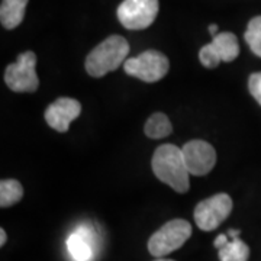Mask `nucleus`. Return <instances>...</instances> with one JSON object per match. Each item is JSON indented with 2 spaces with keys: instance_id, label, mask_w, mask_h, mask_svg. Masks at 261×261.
<instances>
[{
  "instance_id": "obj_1",
  "label": "nucleus",
  "mask_w": 261,
  "mask_h": 261,
  "mask_svg": "<svg viewBox=\"0 0 261 261\" xmlns=\"http://www.w3.org/2000/svg\"><path fill=\"white\" fill-rule=\"evenodd\" d=\"M152 171L159 180L178 193L189 190L190 173L186 167L181 149L173 144H164L152 155Z\"/></svg>"
},
{
  "instance_id": "obj_2",
  "label": "nucleus",
  "mask_w": 261,
  "mask_h": 261,
  "mask_svg": "<svg viewBox=\"0 0 261 261\" xmlns=\"http://www.w3.org/2000/svg\"><path fill=\"white\" fill-rule=\"evenodd\" d=\"M129 54V44L121 35H111L99 44L86 58V71L92 77H103L105 74L125 64Z\"/></svg>"
},
{
  "instance_id": "obj_3",
  "label": "nucleus",
  "mask_w": 261,
  "mask_h": 261,
  "mask_svg": "<svg viewBox=\"0 0 261 261\" xmlns=\"http://www.w3.org/2000/svg\"><path fill=\"white\" fill-rule=\"evenodd\" d=\"M192 237V225L185 219H173L152 233L148 241V251L154 257H166L178 250Z\"/></svg>"
},
{
  "instance_id": "obj_4",
  "label": "nucleus",
  "mask_w": 261,
  "mask_h": 261,
  "mask_svg": "<svg viewBox=\"0 0 261 261\" xmlns=\"http://www.w3.org/2000/svg\"><path fill=\"white\" fill-rule=\"evenodd\" d=\"M37 56L32 51L22 53L16 63L6 67L5 82L16 93H32L39 86L37 75Z\"/></svg>"
},
{
  "instance_id": "obj_5",
  "label": "nucleus",
  "mask_w": 261,
  "mask_h": 261,
  "mask_svg": "<svg viewBox=\"0 0 261 261\" xmlns=\"http://www.w3.org/2000/svg\"><path fill=\"white\" fill-rule=\"evenodd\" d=\"M123 68L126 74L137 77L145 83H155L168 73L170 63L164 54L155 49H148L135 58L125 61Z\"/></svg>"
},
{
  "instance_id": "obj_6",
  "label": "nucleus",
  "mask_w": 261,
  "mask_h": 261,
  "mask_svg": "<svg viewBox=\"0 0 261 261\" xmlns=\"http://www.w3.org/2000/svg\"><path fill=\"white\" fill-rule=\"evenodd\" d=\"M159 8V0H123L118 8V19L126 29L141 31L152 25Z\"/></svg>"
},
{
  "instance_id": "obj_7",
  "label": "nucleus",
  "mask_w": 261,
  "mask_h": 261,
  "mask_svg": "<svg viewBox=\"0 0 261 261\" xmlns=\"http://www.w3.org/2000/svg\"><path fill=\"white\" fill-rule=\"evenodd\" d=\"M231 211H232V199L226 193L212 196L196 206V225L206 232L214 231L231 215Z\"/></svg>"
},
{
  "instance_id": "obj_8",
  "label": "nucleus",
  "mask_w": 261,
  "mask_h": 261,
  "mask_svg": "<svg viewBox=\"0 0 261 261\" xmlns=\"http://www.w3.org/2000/svg\"><path fill=\"white\" fill-rule=\"evenodd\" d=\"M190 176H206L216 163V151L206 141H189L181 148Z\"/></svg>"
},
{
  "instance_id": "obj_9",
  "label": "nucleus",
  "mask_w": 261,
  "mask_h": 261,
  "mask_svg": "<svg viewBox=\"0 0 261 261\" xmlns=\"http://www.w3.org/2000/svg\"><path fill=\"white\" fill-rule=\"evenodd\" d=\"M82 113V105L71 97H60L51 103L45 111V121L58 132H67L70 123L77 119Z\"/></svg>"
},
{
  "instance_id": "obj_10",
  "label": "nucleus",
  "mask_w": 261,
  "mask_h": 261,
  "mask_svg": "<svg viewBox=\"0 0 261 261\" xmlns=\"http://www.w3.org/2000/svg\"><path fill=\"white\" fill-rule=\"evenodd\" d=\"M67 250L74 261H92L94 255V233L89 226H79L67 238Z\"/></svg>"
},
{
  "instance_id": "obj_11",
  "label": "nucleus",
  "mask_w": 261,
  "mask_h": 261,
  "mask_svg": "<svg viewBox=\"0 0 261 261\" xmlns=\"http://www.w3.org/2000/svg\"><path fill=\"white\" fill-rule=\"evenodd\" d=\"M28 0H2L0 20L3 28L13 29L22 23L25 18Z\"/></svg>"
},
{
  "instance_id": "obj_12",
  "label": "nucleus",
  "mask_w": 261,
  "mask_h": 261,
  "mask_svg": "<svg viewBox=\"0 0 261 261\" xmlns=\"http://www.w3.org/2000/svg\"><path fill=\"white\" fill-rule=\"evenodd\" d=\"M212 45L216 49L221 61L224 63H232L237 57L240 56V45L238 39L232 32H222L214 37Z\"/></svg>"
},
{
  "instance_id": "obj_13",
  "label": "nucleus",
  "mask_w": 261,
  "mask_h": 261,
  "mask_svg": "<svg viewBox=\"0 0 261 261\" xmlns=\"http://www.w3.org/2000/svg\"><path fill=\"white\" fill-rule=\"evenodd\" d=\"M144 132L148 138L152 140H161L168 137L173 132L171 122L164 113H154L149 116V119L145 123Z\"/></svg>"
},
{
  "instance_id": "obj_14",
  "label": "nucleus",
  "mask_w": 261,
  "mask_h": 261,
  "mask_svg": "<svg viewBox=\"0 0 261 261\" xmlns=\"http://www.w3.org/2000/svg\"><path fill=\"white\" fill-rule=\"evenodd\" d=\"M218 254L221 261H248L250 248L238 237V238H231V241H228L226 245L218 250Z\"/></svg>"
},
{
  "instance_id": "obj_15",
  "label": "nucleus",
  "mask_w": 261,
  "mask_h": 261,
  "mask_svg": "<svg viewBox=\"0 0 261 261\" xmlns=\"http://www.w3.org/2000/svg\"><path fill=\"white\" fill-rule=\"evenodd\" d=\"M23 196V187L18 180L13 178H5L0 183V206L9 207V206L18 203Z\"/></svg>"
},
{
  "instance_id": "obj_16",
  "label": "nucleus",
  "mask_w": 261,
  "mask_h": 261,
  "mask_svg": "<svg viewBox=\"0 0 261 261\" xmlns=\"http://www.w3.org/2000/svg\"><path fill=\"white\" fill-rule=\"evenodd\" d=\"M244 37L252 53L261 58V16H255L248 22Z\"/></svg>"
},
{
  "instance_id": "obj_17",
  "label": "nucleus",
  "mask_w": 261,
  "mask_h": 261,
  "mask_svg": "<svg viewBox=\"0 0 261 261\" xmlns=\"http://www.w3.org/2000/svg\"><path fill=\"white\" fill-rule=\"evenodd\" d=\"M199 60H200L202 65H205L206 68H216L219 65V63H221V58H219L216 49L212 45V42L205 45V47H202L200 53H199Z\"/></svg>"
},
{
  "instance_id": "obj_18",
  "label": "nucleus",
  "mask_w": 261,
  "mask_h": 261,
  "mask_svg": "<svg viewBox=\"0 0 261 261\" xmlns=\"http://www.w3.org/2000/svg\"><path fill=\"white\" fill-rule=\"evenodd\" d=\"M248 89L252 97L257 100V103L261 106V73H254L248 79Z\"/></svg>"
},
{
  "instance_id": "obj_19",
  "label": "nucleus",
  "mask_w": 261,
  "mask_h": 261,
  "mask_svg": "<svg viewBox=\"0 0 261 261\" xmlns=\"http://www.w3.org/2000/svg\"><path fill=\"white\" fill-rule=\"evenodd\" d=\"M229 241V238H228V235H225V233H221V235H218L216 237V240L214 241V245L218 248V250H221L224 245H226Z\"/></svg>"
},
{
  "instance_id": "obj_20",
  "label": "nucleus",
  "mask_w": 261,
  "mask_h": 261,
  "mask_svg": "<svg viewBox=\"0 0 261 261\" xmlns=\"http://www.w3.org/2000/svg\"><path fill=\"white\" fill-rule=\"evenodd\" d=\"M6 240H8V237H6V232H5V229H0V245H2V247L5 245Z\"/></svg>"
},
{
  "instance_id": "obj_21",
  "label": "nucleus",
  "mask_w": 261,
  "mask_h": 261,
  "mask_svg": "<svg viewBox=\"0 0 261 261\" xmlns=\"http://www.w3.org/2000/svg\"><path fill=\"white\" fill-rule=\"evenodd\" d=\"M226 235H228L229 238H238V237H240V231H237V229H229Z\"/></svg>"
},
{
  "instance_id": "obj_22",
  "label": "nucleus",
  "mask_w": 261,
  "mask_h": 261,
  "mask_svg": "<svg viewBox=\"0 0 261 261\" xmlns=\"http://www.w3.org/2000/svg\"><path fill=\"white\" fill-rule=\"evenodd\" d=\"M209 32L212 34V37H216L218 35V27L216 25H211L209 27Z\"/></svg>"
},
{
  "instance_id": "obj_23",
  "label": "nucleus",
  "mask_w": 261,
  "mask_h": 261,
  "mask_svg": "<svg viewBox=\"0 0 261 261\" xmlns=\"http://www.w3.org/2000/svg\"><path fill=\"white\" fill-rule=\"evenodd\" d=\"M154 261H174V260H167V258H159V260H154Z\"/></svg>"
}]
</instances>
